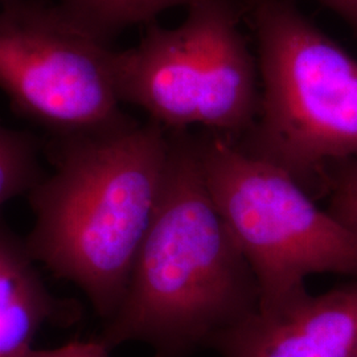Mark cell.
<instances>
[{
  "label": "cell",
  "mask_w": 357,
  "mask_h": 357,
  "mask_svg": "<svg viewBox=\"0 0 357 357\" xmlns=\"http://www.w3.org/2000/svg\"><path fill=\"white\" fill-rule=\"evenodd\" d=\"M166 178L128 286L97 339L191 357L255 314L259 287L206 187L197 134L168 131Z\"/></svg>",
  "instance_id": "cell-1"
},
{
  "label": "cell",
  "mask_w": 357,
  "mask_h": 357,
  "mask_svg": "<svg viewBox=\"0 0 357 357\" xmlns=\"http://www.w3.org/2000/svg\"><path fill=\"white\" fill-rule=\"evenodd\" d=\"M53 171L29 191L35 227L26 248L75 282L103 320L126 290L166 178L169 135L130 116L84 132L52 135Z\"/></svg>",
  "instance_id": "cell-2"
},
{
  "label": "cell",
  "mask_w": 357,
  "mask_h": 357,
  "mask_svg": "<svg viewBox=\"0 0 357 357\" xmlns=\"http://www.w3.org/2000/svg\"><path fill=\"white\" fill-rule=\"evenodd\" d=\"M245 20L257 41L261 102L234 143L317 200L326 165L357 158V60L296 0H246Z\"/></svg>",
  "instance_id": "cell-3"
},
{
  "label": "cell",
  "mask_w": 357,
  "mask_h": 357,
  "mask_svg": "<svg viewBox=\"0 0 357 357\" xmlns=\"http://www.w3.org/2000/svg\"><path fill=\"white\" fill-rule=\"evenodd\" d=\"M197 141L206 187L258 282L259 312L305 298L310 275L357 277L356 231L295 178L213 131L202 130Z\"/></svg>",
  "instance_id": "cell-4"
},
{
  "label": "cell",
  "mask_w": 357,
  "mask_h": 357,
  "mask_svg": "<svg viewBox=\"0 0 357 357\" xmlns=\"http://www.w3.org/2000/svg\"><path fill=\"white\" fill-rule=\"evenodd\" d=\"M245 13L246 0H208L176 28L153 23L137 47L115 53L121 102L167 131L200 126L238 141L261 102L258 61L240 29Z\"/></svg>",
  "instance_id": "cell-5"
},
{
  "label": "cell",
  "mask_w": 357,
  "mask_h": 357,
  "mask_svg": "<svg viewBox=\"0 0 357 357\" xmlns=\"http://www.w3.org/2000/svg\"><path fill=\"white\" fill-rule=\"evenodd\" d=\"M110 43L63 6L6 0L0 11V89L19 114L69 135L126 118Z\"/></svg>",
  "instance_id": "cell-6"
},
{
  "label": "cell",
  "mask_w": 357,
  "mask_h": 357,
  "mask_svg": "<svg viewBox=\"0 0 357 357\" xmlns=\"http://www.w3.org/2000/svg\"><path fill=\"white\" fill-rule=\"evenodd\" d=\"M209 348L222 357H357V281L277 312L257 310Z\"/></svg>",
  "instance_id": "cell-7"
},
{
  "label": "cell",
  "mask_w": 357,
  "mask_h": 357,
  "mask_svg": "<svg viewBox=\"0 0 357 357\" xmlns=\"http://www.w3.org/2000/svg\"><path fill=\"white\" fill-rule=\"evenodd\" d=\"M26 240L0 220V357H23L45 326L66 328L82 307L53 296L35 268Z\"/></svg>",
  "instance_id": "cell-8"
},
{
  "label": "cell",
  "mask_w": 357,
  "mask_h": 357,
  "mask_svg": "<svg viewBox=\"0 0 357 357\" xmlns=\"http://www.w3.org/2000/svg\"><path fill=\"white\" fill-rule=\"evenodd\" d=\"M208 0H63V7L97 36L110 43L125 28L150 24L175 7L190 8Z\"/></svg>",
  "instance_id": "cell-9"
},
{
  "label": "cell",
  "mask_w": 357,
  "mask_h": 357,
  "mask_svg": "<svg viewBox=\"0 0 357 357\" xmlns=\"http://www.w3.org/2000/svg\"><path fill=\"white\" fill-rule=\"evenodd\" d=\"M38 150L32 135L0 125V206L29 193L44 176L38 167Z\"/></svg>",
  "instance_id": "cell-10"
},
{
  "label": "cell",
  "mask_w": 357,
  "mask_h": 357,
  "mask_svg": "<svg viewBox=\"0 0 357 357\" xmlns=\"http://www.w3.org/2000/svg\"><path fill=\"white\" fill-rule=\"evenodd\" d=\"M321 197H327L326 211L357 233V158L333 160L321 174Z\"/></svg>",
  "instance_id": "cell-11"
},
{
  "label": "cell",
  "mask_w": 357,
  "mask_h": 357,
  "mask_svg": "<svg viewBox=\"0 0 357 357\" xmlns=\"http://www.w3.org/2000/svg\"><path fill=\"white\" fill-rule=\"evenodd\" d=\"M110 349L98 342H73L54 349H31L23 357H110Z\"/></svg>",
  "instance_id": "cell-12"
},
{
  "label": "cell",
  "mask_w": 357,
  "mask_h": 357,
  "mask_svg": "<svg viewBox=\"0 0 357 357\" xmlns=\"http://www.w3.org/2000/svg\"><path fill=\"white\" fill-rule=\"evenodd\" d=\"M340 16L357 38V0H317Z\"/></svg>",
  "instance_id": "cell-13"
},
{
  "label": "cell",
  "mask_w": 357,
  "mask_h": 357,
  "mask_svg": "<svg viewBox=\"0 0 357 357\" xmlns=\"http://www.w3.org/2000/svg\"><path fill=\"white\" fill-rule=\"evenodd\" d=\"M0 1H1V0H0ZM3 1H6V0H3Z\"/></svg>",
  "instance_id": "cell-14"
}]
</instances>
